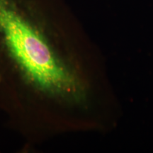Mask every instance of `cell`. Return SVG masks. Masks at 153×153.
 Instances as JSON below:
<instances>
[{
	"label": "cell",
	"instance_id": "6da1fadb",
	"mask_svg": "<svg viewBox=\"0 0 153 153\" xmlns=\"http://www.w3.org/2000/svg\"><path fill=\"white\" fill-rule=\"evenodd\" d=\"M52 0H0V114L28 143L91 108V83Z\"/></svg>",
	"mask_w": 153,
	"mask_h": 153
}]
</instances>
